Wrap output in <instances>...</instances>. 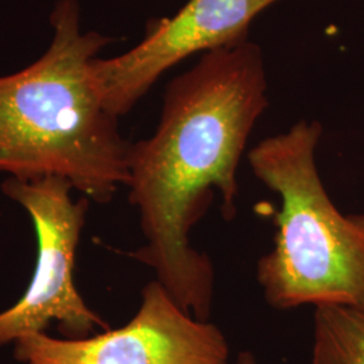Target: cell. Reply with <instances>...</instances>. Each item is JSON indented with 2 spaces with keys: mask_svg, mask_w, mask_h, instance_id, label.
Masks as SVG:
<instances>
[{
  "mask_svg": "<svg viewBox=\"0 0 364 364\" xmlns=\"http://www.w3.org/2000/svg\"><path fill=\"white\" fill-rule=\"evenodd\" d=\"M259 46L243 41L204 53L165 92L154 134L131 144L130 203L139 213L142 247L130 255L154 270L186 312L208 321L215 267L191 243V231L215 197L225 220L236 215L237 168L267 107Z\"/></svg>",
  "mask_w": 364,
  "mask_h": 364,
  "instance_id": "1",
  "label": "cell"
},
{
  "mask_svg": "<svg viewBox=\"0 0 364 364\" xmlns=\"http://www.w3.org/2000/svg\"><path fill=\"white\" fill-rule=\"evenodd\" d=\"M49 21L45 53L0 76V173L61 177L107 204L127 185L131 149L95 76V61L111 39L82 30L78 0H57Z\"/></svg>",
  "mask_w": 364,
  "mask_h": 364,
  "instance_id": "2",
  "label": "cell"
},
{
  "mask_svg": "<svg viewBox=\"0 0 364 364\" xmlns=\"http://www.w3.org/2000/svg\"><path fill=\"white\" fill-rule=\"evenodd\" d=\"M323 134L301 120L248 154L255 177L279 196L274 247L257 277L270 306L344 305L364 309V215H343L326 193L316 164Z\"/></svg>",
  "mask_w": 364,
  "mask_h": 364,
  "instance_id": "3",
  "label": "cell"
},
{
  "mask_svg": "<svg viewBox=\"0 0 364 364\" xmlns=\"http://www.w3.org/2000/svg\"><path fill=\"white\" fill-rule=\"evenodd\" d=\"M61 177L6 178L1 192L26 210L37 236V260L22 297L0 312V347L45 333L55 323L65 338H82L109 326L87 305L75 282L76 252L88 198L75 201Z\"/></svg>",
  "mask_w": 364,
  "mask_h": 364,
  "instance_id": "4",
  "label": "cell"
},
{
  "mask_svg": "<svg viewBox=\"0 0 364 364\" xmlns=\"http://www.w3.org/2000/svg\"><path fill=\"white\" fill-rule=\"evenodd\" d=\"M26 364H230V346L215 324L186 312L156 279L142 290L127 324L88 338L30 335L14 343Z\"/></svg>",
  "mask_w": 364,
  "mask_h": 364,
  "instance_id": "5",
  "label": "cell"
},
{
  "mask_svg": "<svg viewBox=\"0 0 364 364\" xmlns=\"http://www.w3.org/2000/svg\"><path fill=\"white\" fill-rule=\"evenodd\" d=\"M277 1L188 0L171 18L151 22L144 38L132 49L95 61V76L107 108L123 117L182 60L246 41L254 19Z\"/></svg>",
  "mask_w": 364,
  "mask_h": 364,
  "instance_id": "6",
  "label": "cell"
},
{
  "mask_svg": "<svg viewBox=\"0 0 364 364\" xmlns=\"http://www.w3.org/2000/svg\"><path fill=\"white\" fill-rule=\"evenodd\" d=\"M312 364H364V309L323 305L314 311Z\"/></svg>",
  "mask_w": 364,
  "mask_h": 364,
  "instance_id": "7",
  "label": "cell"
},
{
  "mask_svg": "<svg viewBox=\"0 0 364 364\" xmlns=\"http://www.w3.org/2000/svg\"><path fill=\"white\" fill-rule=\"evenodd\" d=\"M235 364H257V359L252 352L243 351L239 353Z\"/></svg>",
  "mask_w": 364,
  "mask_h": 364,
  "instance_id": "8",
  "label": "cell"
}]
</instances>
